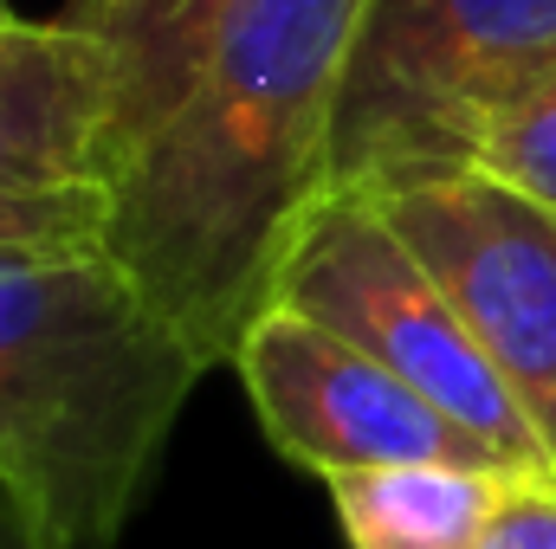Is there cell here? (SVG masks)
<instances>
[{"mask_svg":"<svg viewBox=\"0 0 556 549\" xmlns=\"http://www.w3.org/2000/svg\"><path fill=\"white\" fill-rule=\"evenodd\" d=\"M376 0H207L175 98L111 168L104 253L201 349L233 362L311 207Z\"/></svg>","mask_w":556,"mask_h":549,"instance_id":"obj_1","label":"cell"},{"mask_svg":"<svg viewBox=\"0 0 556 549\" xmlns=\"http://www.w3.org/2000/svg\"><path fill=\"white\" fill-rule=\"evenodd\" d=\"M201 375L104 246L0 253V478L52 549H117Z\"/></svg>","mask_w":556,"mask_h":549,"instance_id":"obj_2","label":"cell"},{"mask_svg":"<svg viewBox=\"0 0 556 549\" xmlns=\"http://www.w3.org/2000/svg\"><path fill=\"white\" fill-rule=\"evenodd\" d=\"M273 304H291L376 362H389L415 395H427L446 420H459L505 472H556L538 426L525 420L518 395L472 343L453 297L408 253V240L382 220V207L356 188H337L298 227Z\"/></svg>","mask_w":556,"mask_h":549,"instance_id":"obj_3","label":"cell"},{"mask_svg":"<svg viewBox=\"0 0 556 549\" xmlns=\"http://www.w3.org/2000/svg\"><path fill=\"white\" fill-rule=\"evenodd\" d=\"M556 65V0H376L350 59L337 188L446 168L472 117Z\"/></svg>","mask_w":556,"mask_h":549,"instance_id":"obj_4","label":"cell"},{"mask_svg":"<svg viewBox=\"0 0 556 549\" xmlns=\"http://www.w3.org/2000/svg\"><path fill=\"white\" fill-rule=\"evenodd\" d=\"M356 194L453 297L556 465V214L479 168H408Z\"/></svg>","mask_w":556,"mask_h":549,"instance_id":"obj_5","label":"cell"},{"mask_svg":"<svg viewBox=\"0 0 556 549\" xmlns=\"http://www.w3.org/2000/svg\"><path fill=\"white\" fill-rule=\"evenodd\" d=\"M233 369L278 459L317 478L369 465H427V459L498 465L459 420L415 395L389 362H376L363 343L291 304H266L253 317V330L233 349Z\"/></svg>","mask_w":556,"mask_h":549,"instance_id":"obj_6","label":"cell"},{"mask_svg":"<svg viewBox=\"0 0 556 549\" xmlns=\"http://www.w3.org/2000/svg\"><path fill=\"white\" fill-rule=\"evenodd\" d=\"M124 59L72 20H0V188H111Z\"/></svg>","mask_w":556,"mask_h":549,"instance_id":"obj_7","label":"cell"},{"mask_svg":"<svg viewBox=\"0 0 556 549\" xmlns=\"http://www.w3.org/2000/svg\"><path fill=\"white\" fill-rule=\"evenodd\" d=\"M518 478L498 465H369L324 478L330 511L350 549H479L492 537L498 511L511 505Z\"/></svg>","mask_w":556,"mask_h":549,"instance_id":"obj_8","label":"cell"},{"mask_svg":"<svg viewBox=\"0 0 556 549\" xmlns=\"http://www.w3.org/2000/svg\"><path fill=\"white\" fill-rule=\"evenodd\" d=\"M201 13H207V0H72L65 7V20L78 33L104 39L124 59V142H117V155L175 98V72H181V52H188Z\"/></svg>","mask_w":556,"mask_h":549,"instance_id":"obj_9","label":"cell"},{"mask_svg":"<svg viewBox=\"0 0 556 549\" xmlns=\"http://www.w3.org/2000/svg\"><path fill=\"white\" fill-rule=\"evenodd\" d=\"M446 168H479L556 214V65L466 124Z\"/></svg>","mask_w":556,"mask_h":549,"instance_id":"obj_10","label":"cell"},{"mask_svg":"<svg viewBox=\"0 0 556 549\" xmlns=\"http://www.w3.org/2000/svg\"><path fill=\"white\" fill-rule=\"evenodd\" d=\"M104 220H111L104 188H46V194L0 188V253L104 246Z\"/></svg>","mask_w":556,"mask_h":549,"instance_id":"obj_11","label":"cell"},{"mask_svg":"<svg viewBox=\"0 0 556 549\" xmlns=\"http://www.w3.org/2000/svg\"><path fill=\"white\" fill-rule=\"evenodd\" d=\"M479 549H556V472L518 478L511 505L498 511L492 537H485Z\"/></svg>","mask_w":556,"mask_h":549,"instance_id":"obj_12","label":"cell"},{"mask_svg":"<svg viewBox=\"0 0 556 549\" xmlns=\"http://www.w3.org/2000/svg\"><path fill=\"white\" fill-rule=\"evenodd\" d=\"M0 549H52L46 531H39V518L20 505V491L7 478H0Z\"/></svg>","mask_w":556,"mask_h":549,"instance_id":"obj_13","label":"cell"}]
</instances>
